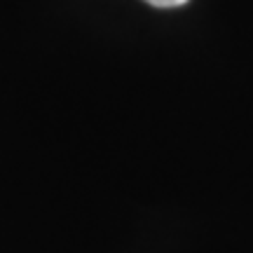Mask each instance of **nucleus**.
Returning a JSON list of instances; mask_svg holds the SVG:
<instances>
[{
    "label": "nucleus",
    "instance_id": "1",
    "mask_svg": "<svg viewBox=\"0 0 253 253\" xmlns=\"http://www.w3.org/2000/svg\"><path fill=\"white\" fill-rule=\"evenodd\" d=\"M145 2L153 5V7H181L188 0H145Z\"/></svg>",
    "mask_w": 253,
    "mask_h": 253
}]
</instances>
